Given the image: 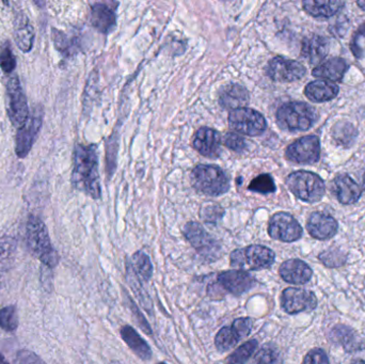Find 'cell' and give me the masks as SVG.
<instances>
[{"mask_svg": "<svg viewBox=\"0 0 365 364\" xmlns=\"http://www.w3.org/2000/svg\"><path fill=\"white\" fill-rule=\"evenodd\" d=\"M72 183L76 189L93 199L101 197L99 157L95 145H78L75 147Z\"/></svg>", "mask_w": 365, "mask_h": 364, "instance_id": "6da1fadb", "label": "cell"}, {"mask_svg": "<svg viewBox=\"0 0 365 364\" xmlns=\"http://www.w3.org/2000/svg\"><path fill=\"white\" fill-rule=\"evenodd\" d=\"M26 240L30 252L48 268L58 265L59 256L50 242L48 228L40 218L30 216L26 226Z\"/></svg>", "mask_w": 365, "mask_h": 364, "instance_id": "7a4b0ae2", "label": "cell"}, {"mask_svg": "<svg viewBox=\"0 0 365 364\" xmlns=\"http://www.w3.org/2000/svg\"><path fill=\"white\" fill-rule=\"evenodd\" d=\"M317 116L313 107L300 102L282 105L277 111V122L282 129L289 131H308L313 126Z\"/></svg>", "mask_w": 365, "mask_h": 364, "instance_id": "3957f363", "label": "cell"}, {"mask_svg": "<svg viewBox=\"0 0 365 364\" xmlns=\"http://www.w3.org/2000/svg\"><path fill=\"white\" fill-rule=\"evenodd\" d=\"M275 260V254L271 249L261 245H251L234 250L230 256V265L236 270H262L269 268Z\"/></svg>", "mask_w": 365, "mask_h": 364, "instance_id": "277c9868", "label": "cell"}, {"mask_svg": "<svg viewBox=\"0 0 365 364\" xmlns=\"http://www.w3.org/2000/svg\"><path fill=\"white\" fill-rule=\"evenodd\" d=\"M192 184L200 193L208 196H220L230 188V181L221 168L212 165H199L192 170Z\"/></svg>", "mask_w": 365, "mask_h": 364, "instance_id": "5b68a950", "label": "cell"}, {"mask_svg": "<svg viewBox=\"0 0 365 364\" xmlns=\"http://www.w3.org/2000/svg\"><path fill=\"white\" fill-rule=\"evenodd\" d=\"M287 185L298 199L309 203L320 201L324 195V181L313 172H294L287 177Z\"/></svg>", "mask_w": 365, "mask_h": 364, "instance_id": "8992f818", "label": "cell"}, {"mask_svg": "<svg viewBox=\"0 0 365 364\" xmlns=\"http://www.w3.org/2000/svg\"><path fill=\"white\" fill-rule=\"evenodd\" d=\"M7 103L10 121L16 129H22L29 119V108L25 93L16 75L12 76L7 84Z\"/></svg>", "mask_w": 365, "mask_h": 364, "instance_id": "52a82bcc", "label": "cell"}, {"mask_svg": "<svg viewBox=\"0 0 365 364\" xmlns=\"http://www.w3.org/2000/svg\"><path fill=\"white\" fill-rule=\"evenodd\" d=\"M229 125L233 131L247 135L259 136L267 127L266 120L259 111L251 108H238L229 115Z\"/></svg>", "mask_w": 365, "mask_h": 364, "instance_id": "ba28073f", "label": "cell"}, {"mask_svg": "<svg viewBox=\"0 0 365 364\" xmlns=\"http://www.w3.org/2000/svg\"><path fill=\"white\" fill-rule=\"evenodd\" d=\"M184 235L203 258L212 262L220 258L221 248L218 242L198 222H188L184 228Z\"/></svg>", "mask_w": 365, "mask_h": 364, "instance_id": "9c48e42d", "label": "cell"}, {"mask_svg": "<svg viewBox=\"0 0 365 364\" xmlns=\"http://www.w3.org/2000/svg\"><path fill=\"white\" fill-rule=\"evenodd\" d=\"M269 234L273 240L293 242L301 238L302 228L291 214L280 212L269 220Z\"/></svg>", "mask_w": 365, "mask_h": 364, "instance_id": "30bf717a", "label": "cell"}, {"mask_svg": "<svg viewBox=\"0 0 365 364\" xmlns=\"http://www.w3.org/2000/svg\"><path fill=\"white\" fill-rule=\"evenodd\" d=\"M281 307L289 314L313 311L317 307V298L311 291L287 287L282 292Z\"/></svg>", "mask_w": 365, "mask_h": 364, "instance_id": "8fae6325", "label": "cell"}, {"mask_svg": "<svg viewBox=\"0 0 365 364\" xmlns=\"http://www.w3.org/2000/svg\"><path fill=\"white\" fill-rule=\"evenodd\" d=\"M266 73L275 82H293L301 80L307 71L300 62L279 56L269 61Z\"/></svg>", "mask_w": 365, "mask_h": 364, "instance_id": "7c38bea8", "label": "cell"}, {"mask_svg": "<svg viewBox=\"0 0 365 364\" xmlns=\"http://www.w3.org/2000/svg\"><path fill=\"white\" fill-rule=\"evenodd\" d=\"M287 159L297 163H315L320 161V139L315 136L302 137L287 149Z\"/></svg>", "mask_w": 365, "mask_h": 364, "instance_id": "4fadbf2b", "label": "cell"}, {"mask_svg": "<svg viewBox=\"0 0 365 364\" xmlns=\"http://www.w3.org/2000/svg\"><path fill=\"white\" fill-rule=\"evenodd\" d=\"M255 283L257 281L255 277L245 270H228L217 276V284L221 290L236 296L250 291L255 287Z\"/></svg>", "mask_w": 365, "mask_h": 364, "instance_id": "5bb4252c", "label": "cell"}, {"mask_svg": "<svg viewBox=\"0 0 365 364\" xmlns=\"http://www.w3.org/2000/svg\"><path fill=\"white\" fill-rule=\"evenodd\" d=\"M42 115L40 111L30 117L27 123L22 129H18L15 138V153L20 159H25L29 154L34 140L38 137V131L42 127Z\"/></svg>", "mask_w": 365, "mask_h": 364, "instance_id": "9a60e30c", "label": "cell"}, {"mask_svg": "<svg viewBox=\"0 0 365 364\" xmlns=\"http://www.w3.org/2000/svg\"><path fill=\"white\" fill-rule=\"evenodd\" d=\"M192 147L203 156L214 159L220 154V135L215 129L202 127L194 135Z\"/></svg>", "mask_w": 365, "mask_h": 364, "instance_id": "2e32d148", "label": "cell"}, {"mask_svg": "<svg viewBox=\"0 0 365 364\" xmlns=\"http://www.w3.org/2000/svg\"><path fill=\"white\" fill-rule=\"evenodd\" d=\"M308 232L316 240H326L334 238L338 232V224L332 216L315 212L310 216L307 224Z\"/></svg>", "mask_w": 365, "mask_h": 364, "instance_id": "e0dca14e", "label": "cell"}, {"mask_svg": "<svg viewBox=\"0 0 365 364\" xmlns=\"http://www.w3.org/2000/svg\"><path fill=\"white\" fill-rule=\"evenodd\" d=\"M279 275L285 282L300 285L309 282L313 272L307 263L298 259H292L282 263L279 268Z\"/></svg>", "mask_w": 365, "mask_h": 364, "instance_id": "ac0fdd59", "label": "cell"}, {"mask_svg": "<svg viewBox=\"0 0 365 364\" xmlns=\"http://www.w3.org/2000/svg\"><path fill=\"white\" fill-rule=\"evenodd\" d=\"M334 193L341 203L350 205L360 199L362 191L358 184L350 175H341L334 179Z\"/></svg>", "mask_w": 365, "mask_h": 364, "instance_id": "d6986e66", "label": "cell"}, {"mask_svg": "<svg viewBox=\"0 0 365 364\" xmlns=\"http://www.w3.org/2000/svg\"><path fill=\"white\" fill-rule=\"evenodd\" d=\"M14 40L22 52H29L32 50L34 41V26L23 12L14 18Z\"/></svg>", "mask_w": 365, "mask_h": 364, "instance_id": "ffe728a7", "label": "cell"}, {"mask_svg": "<svg viewBox=\"0 0 365 364\" xmlns=\"http://www.w3.org/2000/svg\"><path fill=\"white\" fill-rule=\"evenodd\" d=\"M91 24L101 34H109L115 26V13L105 3H95L91 8Z\"/></svg>", "mask_w": 365, "mask_h": 364, "instance_id": "44dd1931", "label": "cell"}, {"mask_svg": "<svg viewBox=\"0 0 365 364\" xmlns=\"http://www.w3.org/2000/svg\"><path fill=\"white\" fill-rule=\"evenodd\" d=\"M304 93L312 102H328L336 98V95L338 94V87L328 80H315L306 87Z\"/></svg>", "mask_w": 365, "mask_h": 364, "instance_id": "7402d4cb", "label": "cell"}, {"mask_svg": "<svg viewBox=\"0 0 365 364\" xmlns=\"http://www.w3.org/2000/svg\"><path fill=\"white\" fill-rule=\"evenodd\" d=\"M121 337L122 340L127 344V347H129L140 359L145 360V361L151 359V347H149V344L147 343L145 340L140 337L139 333H138L136 329L133 328L131 326L125 325L124 327H122Z\"/></svg>", "mask_w": 365, "mask_h": 364, "instance_id": "603a6c76", "label": "cell"}, {"mask_svg": "<svg viewBox=\"0 0 365 364\" xmlns=\"http://www.w3.org/2000/svg\"><path fill=\"white\" fill-rule=\"evenodd\" d=\"M329 52V42L324 36H313L306 40L302 45V56L310 64H320Z\"/></svg>", "mask_w": 365, "mask_h": 364, "instance_id": "cb8c5ba5", "label": "cell"}, {"mask_svg": "<svg viewBox=\"0 0 365 364\" xmlns=\"http://www.w3.org/2000/svg\"><path fill=\"white\" fill-rule=\"evenodd\" d=\"M249 101L248 92L239 85H230L224 87L219 95V102L221 106L229 109L243 108Z\"/></svg>", "mask_w": 365, "mask_h": 364, "instance_id": "d4e9b609", "label": "cell"}, {"mask_svg": "<svg viewBox=\"0 0 365 364\" xmlns=\"http://www.w3.org/2000/svg\"><path fill=\"white\" fill-rule=\"evenodd\" d=\"M303 9L308 14L316 18H329L336 15L342 9L344 3L338 0H329V1H322V0H308L302 3Z\"/></svg>", "mask_w": 365, "mask_h": 364, "instance_id": "484cf974", "label": "cell"}, {"mask_svg": "<svg viewBox=\"0 0 365 364\" xmlns=\"http://www.w3.org/2000/svg\"><path fill=\"white\" fill-rule=\"evenodd\" d=\"M348 68V64L344 60L340 59V58H334V59L328 60V61L316 66L312 74L315 78H324V80L338 82V80H342Z\"/></svg>", "mask_w": 365, "mask_h": 364, "instance_id": "4316f807", "label": "cell"}, {"mask_svg": "<svg viewBox=\"0 0 365 364\" xmlns=\"http://www.w3.org/2000/svg\"><path fill=\"white\" fill-rule=\"evenodd\" d=\"M127 282L131 285V291L137 297L139 303H141L142 308L145 309L149 314L153 315V303L148 295L147 291L145 290V287L142 286L139 276L136 274L135 270L131 266V261L127 263Z\"/></svg>", "mask_w": 365, "mask_h": 364, "instance_id": "83f0119b", "label": "cell"}, {"mask_svg": "<svg viewBox=\"0 0 365 364\" xmlns=\"http://www.w3.org/2000/svg\"><path fill=\"white\" fill-rule=\"evenodd\" d=\"M131 266L136 274L145 281H149L153 276V265L151 259L143 252H137L133 254L131 261Z\"/></svg>", "mask_w": 365, "mask_h": 364, "instance_id": "f1b7e54d", "label": "cell"}, {"mask_svg": "<svg viewBox=\"0 0 365 364\" xmlns=\"http://www.w3.org/2000/svg\"><path fill=\"white\" fill-rule=\"evenodd\" d=\"M239 337H237L236 333L233 330L232 327H223L217 333L216 337H215V345H216L217 349L221 353L224 351H230V349H234L238 343Z\"/></svg>", "mask_w": 365, "mask_h": 364, "instance_id": "f546056e", "label": "cell"}, {"mask_svg": "<svg viewBox=\"0 0 365 364\" xmlns=\"http://www.w3.org/2000/svg\"><path fill=\"white\" fill-rule=\"evenodd\" d=\"M257 340H250L243 343L227 358L226 364H246L257 349Z\"/></svg>", "mask_w": 365, "mask_h": 364, "instance_id": "4dcf8cb0", "label": "cell"}, {"mask_svg": "<svg viewBox=\"0 0 365 364\" xmlns=\"http://www.w3.org/2000/svg\"><path fill=\"white\" fill-rule=\"evenodd\" d=\"M356 129L350 123L338 122L334 127V138L341 145H352L356 139Z\"/></svg>", "mask_w": 365, "mask_h": 364, "instance_id": "1f68e13d", "label": "cell"}, {"mask_svg": "<svg viewBox=\"0 0 365 364\" xmlns=\"http://www.w3.org/2000/svg\"><path fill=\"white\" fill-rule=\"evenodd\" d=\"M18 327L17 310L15 305H8L0 310V328L5 331L16 330Z\"/></svg>", "mask_w": 365, "mask_h": 364, "instance_id": "d6a6232c", "label": "cell"}, {"mask_svg": "<svg viewBox=\"0 0 365 364\" xmlns=\"http://www.w3.org/2000/svg\"><path fill=\"white\" fill-rule=\"evenodd\" d=\"M249 189H250L251 191H255V193L264 194V195L275 193V182H273V179L271 175H259V177H255V179L251 182L250 185H249Z\"/></svg>", "mask_w": 365, "mask_h": 364, "instance_id": "836d02e7", "label": "cell"}, {"mask_svg": "<svg viewBox=\"0 0 365 364\" xmlns=\"http://www.w3.org/2000/svg\"><path fill=\"white\" fill-rule=\"evenodd\" d=\"M278 359H279V354L277 349L266 345L257 351L251 364H277Z\"/></svg>", "mask_w": 365, "mask_h": 364, "instance_id": "e575fe53", "label": "cell"}, {"mask_svg": "<svg viewBox=\"0 0 365 364\" xmlns=\"http://www.w3.org/2000/svg\"><path fill=\"white\" fill-rule=\"evenodd\" d=\"M320 260L324 263L327 267H336L342 266L345 262H346V256L340 250H336V249H330L327 252H322L320 254Z\"/></svg>", "mask_w": 365, "mask_h": 364, "instance_id": "d590c367", "label": "cell"}, {"mask_svg": "<svg viewBox=\"0 0 365 364\" xmlns=\"http://www.w3.org/2000/svg\"><path fill=\"white\" fill-rule=\"evenodd\" d=\"M0 68L5 73H12L16 68V58L9 44H5L0 50Z\"/></svg>", "mask_w": 365, "mask_h": 364, "instance_id": "8d00e7d4", "label": "cell"}, {"mask_svg": "<svg viewBox=\"0 0 365 364\" xmlns=\"http://www.w3.org/2000/svg\"><path fill=\"white\" fill-rule=\"evenodd\" d=\"M231 327L239 339L247 337L252 330V319L250 317H239L233 321Z\"/></svg>", "mask_w": 365, "mask_h": 364, "instance_id": "74e56055", "label": "cell"}, {"mask_svg": "<svg viewBox=\"0 0 365 364\" xmlns=\"http://www.w3.org/2000/svg\"><path fill=\"white\" fill-rule=\"evenodd\" d=\"M223 143L228 149L232 150L236 153H243L247 147L246 140L235 133H227L226 137L223 139Z\"/></svg>", "mask_w": 365, "mask_h": 364, "instance_id": "f35d334b", "label": "cell"}, {"mask_svg": "<svg viewBox=\"0 0 365 364\" xmlns=\"http://www.w3.org/2000/svg\"><path fill=\"white\" fill-rule=\"evenodd\" d=\"M352 50L357 58H363L365 56V24L355 34Z\"/></svg>", "mask_w": 365, "mask_h": 364, "instance_id": "ab89813d", "label": "cell"}, {"mask_svg": "<svg viewBox=\"0 0 365 364\" xmlns=\"http://www.w3.org/2000/svg\"><path fill=\"white\" fill-rule=\"evenodd\" d=\"M125 295H127V300H129V308H131L134 316L136 317V321H137L138 325L140 326V328H141L142 330H143V333H147V335H151L152 329L151 327H150L149 323H148L147 319H145V317L143 316V314H142V313L140 312L139 308H138L137 305H136V303H134L133 299H131V297L129 296V294H127V293H125Z\"/></svg>", "mask_w": 365, "mask_h": 364, "instance_id": "60d3db41", "label": "cell"}, {"mask_svg": "<svg viewBox=\"0 0 365 364\" xmlns=\"http://www.w3.org/2000/svg\"><path fill=\"white\" fill-rule=\"evenodd\" d=\"M223 215V210L219 208L218 204H206V206L202 208L201 216L203 219L210 224H215L217 220L220 219Z\"/></svg>", "mask_w": 365, "mask_h": 364, "instance_id": "b9f144b4", "label": "cell"}, {"mask_svg": "<svg viewBox=\"0 0 365 364\" xmlns=\"http://www.w3.org/2000/svg\"><path fill=\"white\" fill-rule=\"evenodd\" d=\"M302 364H329V359L322 349H314L304 357Z\"/></svg>", "mask_w": 365, "mask_h": 364, "instance_id": "7bdbcfd3", "label": "cell"}, {"mask_svg": "<svg viewBox=\"0 0 365 364\" xmlns=\"http://www.w3.org/2000/svg\"><path fill=\"white\" fill-rule=\"evenodd\" d=\"M52 39H54L55 46L59 52L62 54H68L70 52L71 46L69 40L66 39V34L59 30L52 29Z\"/></svg>", "mask_w": 365, "mask_h": 364, "instance_id": "ee69618b", "label": "cell"}, {"mask_svg": "<svg viewBox=\"0 0 365 364\" xmlns=\"http://www.w3.org/2000/svg\"><path fill=\"white\" fill-rule=\"evenodd\" d=\"M20 364H45L42 360L38 357H30L27 358V359L24 360V361L20 362Z\"/></svg>", "mask_w": 365, "mask_h": 364, "instance_id": "f6af8a7d", "label": "cell"}, {"mask_svg": "<svg viewBox=\"0 0 365 364\" xmlns=\"http://www.w3.org/2000/svg\"><path fill=\"white\" fill-rule=\"evenodd\" d=\"M0 364H10L1 354H0Z\"/></svg>", "mask_w": 365, "mask_h": 364, "instance_id": "bcb514c9", "label": "cell"}, {"mask_svg": "<svg viewBox=\"0 0 365 364\" xmlns=\"http://www.w3.org/2000/svg\"><path fill=\"white\" fill-rule=\"evenodd\" d=\"M357 5H358L359 7L361 8V9L365 10V0H362V1H358V3H357Z\"/></svg>", "mask_w": 365, "mask_h": 364, "instance_id": "7dc6e473", "label": "cell"}, {"mask_svg": "<svg viewBox=\"0 0 365 364\" xmlns=\"http://www.w3.org/2000/svg\"><path fill=\"white\" fill-rule=\"evenodd\" d=\"M352 364H365V361H363V360H355V361H352Z\"/></svg>", "mask_w": 365, "mask_h": 364, "instance_id": "c3c4849f", "label": "cell"}, {"mask_svg": "<svg viewBox=\"0 0 365 364\" xmlns=\"http://www.w3.org/2000/svg\"><path fill=\"white\" fill-rule=\"evenodd\" d=\"M363 186H364L365 188V173L364 175H363Z\"/></svg>", "mask_w": 365, "mask_h": 364, "instance_id": "681fc988", "label": "cell"}, {"mask_svg": "<svg viewBox=\"0 0 365 364\" xmlns=\"http://www.w3.org/2000/svg\"><path fill=\"white\" fill-rule=\"evenodd\" d=\"M158 364H167V363H165V362H160V363H158Z\"/></svg>", "mask_w": 365, "mask_h": 364, "instance_id": "f907efd6", "label": "cell"}]
</instances>
